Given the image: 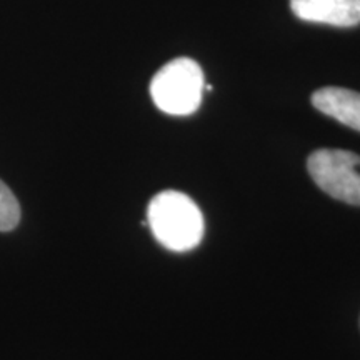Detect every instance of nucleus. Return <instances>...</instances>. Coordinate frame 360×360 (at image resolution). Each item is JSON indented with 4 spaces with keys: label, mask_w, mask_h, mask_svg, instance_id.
I'll list each match as a JSON object with an SVG mask.
<instances>
[{
    "label": "nucleus",
    "mask_w": 360,
    "mask_h": 360,
    "mask_svg": "<svg viewBox=\"0 0 360 360\" xmlns=\"http://www.w3.org/2000/svg\"><path fill=\"white\" fill-rule=\"evenodd\" d=\"M307 169L323 192L360 207V155L340 148H321L309 157Z\"/></svg>",
    "instance_id": "3"
},
{
    "label": "nucleus",
    "mask_w": 360,
    "mask_h": 360,
    "mask_svg": "<svg viewBox=\"0 0 360 360\" xmlns=\"http://www.w3.org/2000/svg\"><path fill=\"white\" fill-rule=\"evenodd\" d=\"M147 222L160 245L172 252L195 249L204 237V217L191 197L177 191L157 193L147 209Z\"/></svg>",
    "instance_id": "1"
},
{
    "label": "nucleus",
    "mask_w": 360,
    "mask_h": 360,
    "mask_svg": "<svg viewBox=\"0 0 360 360\" xmlns=\"http://www.w3.org/2000/svg\"><path fill=\"white\" fill-rule=\"evenodd\" d=\"M295 17L334 27L360 24V0H290Z\"/></svg>",
    "instance_id": "4"
},
{
    "label": "nucleus",
    "mask_w": 360,
    "mask_h": 360,
    "mask_svg": "<svg viewBox=\"0 0 360 360\" xmlns=\"http://www.w3.org/2000/svg\"><path fill=\"white\" fill-rule=\"evenodd\" d=\"M204 89V72L200 65L188 57H179L154 75L150 96L165 114L188 115L199 109Z\"/></svg>",
    "instance_id": "2"
},
{
    "label": "nucleus",
    "mask_w": 360,
    "mask_h": 360,
    "mask_svg": "<svg viewBox=\"0 0 360 360\" xmlns=\"http://www.w3.org/2000/svg\"><path fill=\"white\" fill-rule=\"evenodd\" d=\"M20 222V205L6 182L0 180V232H11Z\"/></svg>",
    "instance_id": "6"
},
{
    "label": "nucleus",
    "mask_w": 360,
    "mask_h": 360,
    "mask_svg": "<svg viewBox=\"0 0 360 360\" xmlns=\"http://www.w3.org/2000/svg\"><path fill=\"white\" fill-rule=\"evenodd\" d=\"M312 103L319 112L360 132V92L342 87H323L315 90Z\"/></svg>",
    "instance_id": "5"
}]
</instances>
